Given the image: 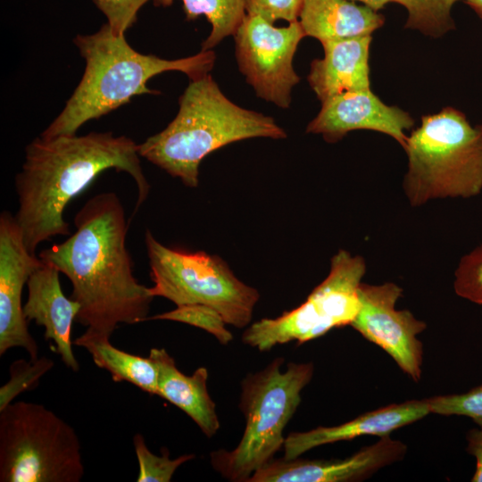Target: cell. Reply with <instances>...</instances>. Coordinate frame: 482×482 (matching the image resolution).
<instances>
[{
	"label": "cell",
	"instance_id": "obj_30",
	"mask_svg": "<svg viewBox=\"0 0 482 482\" xmlns=\"http://www.w3.org/2000/svg\"><path fill=\"white\" fill-rule=\"evenodd\" d=\"M467 452L476 460L472 482H482V428L469 430L466 436Z\"/></svg>",
	"mask_w": 482,
	"mask_h": 482
},
{
	"label": "cell",
	"instance_id": "obj_16",
	"mask_svg": "<svg viewBox=\"0 0 482 482\" xmlns=\"http://www.w3.org/2000/svg\"><path fill=\"white\" fill-rule=\"evenodd\" d=\"M430 414L426 399L393 403L362 413L353 420L333 427H318L286 436L283 458L295 459L328 444L352 440L364 436H384Z\"/></svg>",
	"mask_w": 482,
	"mask_h": 482
},
{
	"label": "cell",
	"instance_id": "obj_19",
	"mask_svg": "<svg viewBox=\"0 0 482 482\" xmlns=\"http://www.w3.org/2000/svg\"><path fill=\"white\" fill-rule=\"evenodd\" d=\"M299 21L305 36L322 44L371 35L385 19L370 7L351 0H303Z\"/></svg>",
	"mask_w": 482,
	"mask_h": 482
},
{
	"label": "cell",
	"instance_id": "obj_28",
	"mask_svg": "<svg viewBox=\"0 0 482 482\" xmlns=\"http://www.w3.org/2000/svg\"><path fill=\"white\" fill-rule=\"evenodd\" d=\"M150 0H93L104 14L112 33L125 36L137 21L139 10Z\"/></svg>",
	"mask_w": 482,
	"mask_h": 482
},
{
	"label": "cell",
	"instance_id": "obj_13",
	"mask_svg": "<svg viewBox=\"0 0 482 482\" xmlns=\"http://www.w3.org/2000/svg\"><path fill=\"white\" fill-rule=\"evenodd\" d=\"M406 453L404 443L387 435L343 459L273 458L254 472L248 482L362 481L382 468L401 461Z\"/></svg>",
	"mask_w": 482,
	"mask_h": 482
},
{
	"label": "cell",
	"instance_id": "obj_22",
	"mask_svg": "<svg viewBox=\"0 0 482 482\" xmlns=\"http://www.w3.org/2000/svg\"><path fill=\"white\" fill-rule=\"evenodd\" d=\"M460 0H395L408 11L406 28L426 35L439 37L454 29L451 16L453 5Z\"/></svg>",
	"mask_w": 482,
	"mask_h": 482
},
{
	"label": "cell",
	"instance_id": "obj_23",
	"mask_svg": "<svg viewBox=\"0 0 482 482\" xmlns=\"http://www.w3.org/2000/svg\"><path fill=\"white\" fill-rule=\"evenodd\" d=\"M146 320H171L186 323L212 335L220 344L228 345L233 335L226 328L223 317L213 308L203 304L177 306L174 310L150 316Z\"/></svg>",
	"mask_w": 482,
	"mask_h": 482
},
{
	"label": "cell",
	"instance_id": "obj_24",
	"mask_svg": "<svg viewBox=\"0 0 482 482\" xmlns=\"http://www.w3.org/2000/svg\"><path fill=\"white\" fill-rule=\"evenodd\" d=\"M133 445L139 468L137 482H170L179 467L195 457V454H183L170 459L166 448L162 449L161 455H156L150 451L140 433L133 436Z\"/></svg>",
	"mask_w": 482,
	"mask_h": 482
},
{
	"label": "cell",
	"instance_id": "obj_21",
	"mask_svg": "<svg viewBox=\"0 0 482 482\" xmlns=\"http://www.w3.org/2000/svg\"><path fill=\"white\" fill-rule=\"evenodd\" d=\"M174 0H153L155 6H170ZM187 21L204 15L212 26L202 51L212 50L225 37L234 36L246 15L245 0H181Z\"/></svg>",
	"mask_w": 482,
	"mask_h": 482
},
{
	"label": "cell",
	"instance_id": "obj_6",
	"mask_svg": "<svg viewBox=\"0 0 482 482\" xmlns=\"http://www.w3.org/2000/svg\"><path fill=\"white\" fill-rule=\"evenodd\" d=\"M403 181L412 206L434 198L463 197L482 190V125L472 126L453 107L425 115L407 138Z\"/></svg>",
	"mask_w": 482,
	"mask_h": 482
},
{
	"label": "cell",
	"instance_id": "obj_18",
	"mask_svg": "<svg viewBox=\"0 0 482 482\" xmlns=\"http://www.w3.org/2000/svg\"><path fill=\"white\" fill-rule=\"evenodd\" d=\"M149 357L157 369L158 395L183 411L205 436H215L220 423L207 389V369L199 367L187 376L164 348H152Z\"/></svg>",
	"mask_w": 482,
	"mask_h": 482
},
{
	"label": "cell",
	"instance_id": "obj_11",
	"mask_svg": "<svg viewBox=\"0 0 482 482\" xmlns=\"http://www.w3.org/2000/svg\"><path fill=\"white\" fill-rule=\"evenodd\" d=\"M403 289L395 283H361V308L351 325L367 340L378 345L413 381L421 378L422 343L417 336L427 325L408 310H396Z\"/></svg>",
	"mask_w": 482,
	"mask_h": 482
},
{
	"label": "cell",
	"instance_id": "obj_8",
	"mask_svg": "<svg viewBox=\"0 0 482 482\" xmlns=\"http://www.w3.org/2000/svg\"><path fill=\"white\" fill-rule=\"evenodd\" d=\"M153 297L176 306L203 304L216 310L226 323L246 328L260 299L258 290L241 281L220 256L191 252L160 243L149 229L145 233Z\"/></svg>",
	"mask_w": 482,
	"mask_h": 482
},
{
	"label": "cell",
	"instance_id": "obj_3",
	"mask_svg": "<svg viewBox=\"0 0 482 482\" xmlns=\"http://www.w3.org/2000/svg\"><path fill=\"white\" fill-rule=\"evenodd\" d=\"M86 61L84 74L63 110L41 133L51 138L75 135L87 121L128 104L143 94L156 95L148 80L165 71H180L190 80L200 79L212 70L216 55L212 50L175 60L143 54L133 49L125 36H116L109 24L97 32L78 35L73 39Z\"/></svg>",
	"mask_w": 482,
	"mask_h": 482
},
{
	"label": "cell",
	"instance_id": "obj_10",
	"mask_svg": "<svg viewBox=\"0 0 482 482\" xmlns=\"http://www.w3.org/2000/svg\"><path fill=\"white\" fill-rule=\"evenodd\" d=\"M305 33L298 21L286 27L246 14L234 35L239 71L258 97L287 109L300 78L293 58Z\"/></svg>",
	"mask_w": 482,
	"mask_h": 482
},
{
	"label": "cell",
	"instance_id": "obj_5",
	"mask_svg": "<svg viewBox=\"0 0 482 482\" xmlns=\"http://www.w3.org/2000/svg\"><path fill=\"white\" fill-rule=\"evenodd\" d=\"M284 362L283 357H277L241 382L238 406L245 419L242 438L232 450L210 453L212 467L227 480L248 482L283 448L284 429L314 373L312 362H289L282 370Z\"/></svg>",
	"mask_w": 482,
	"mask_h": 482
},
{
	"label": "cell",
	"instance_id": "obj_1",
	"mask_svg": "<svg viewBox=\"0 0 482 482\" xmlns=\"http://www.w3.org/2000/svg\"><path fill=\"white\" fill-rule=\"evenodd\" d=\"M73 221L75 232L38 257L71 281V298L80 306L75 321L85 333L110 339L120 324L146 321L154 297L134 276L126 246L129 221L118 195L93 196Z\"/></svg>",
	"mask_w": 482,
	"mask_h": 482
},
{
	"label": "cell",
	"instance_id": "obj_25",
	"mask_svg": "<svg viewBox=\"0 0 482 482\" xmlns=\"http://www.w3.org/2000/svg\"><path fill=\"white\" fill-rule=\"evenodd\" d=\"M54 366L53 360L46 356L12 362L9 366V380L0 387V411L18 395L34 389L39 379Z\"/></svg>",
	"mask_w": 482,
	"mask_h": 482
},
{
	"label": "cell",
	"instance_id": "obj_7",
	"mask_svg": "<svg viewBox=\"0 0 482 482\" xmlns=\"http://www.w3.org/2000/svg\"><path fill=\"white\" fill-rule=\"evenodd\" d=\"M85 473L74 428L40 403L0 411L1 482H79Z\"/></svg>",
	"mask_w": 482,
	"mask_h": 482
},
{
	"label": "cell",
	"instance_id": "obj_26",
	"mask_svg": "<svg viewBox=\"0 0 482 482\" xmlns=\"http://www.w3.org/2000/svg\"><path fill=\"white\" fill-rule=\"evenodd\" d=\"M426 402L430 413L465 416L482 428V385L461 394L429 397Z\"/></svg>",
	"mask_w": 482,
	"mask_h": 482
},
{
	"label": "cell",
	"instance_id": "obj_17",
	"mask_svg": "<svg viewBox=\"0 0 482 482\" xmlns=\"http://www.w3.org/2000/svg\"><path fill=\"white\" fill-rule=\"evenodd\" d=\"M371 36L322 43L324 56L311 62L308 82L322 102L337 95L370 88Z\"/></svg>",
	"mask_w": 482,
	"mask_h": 482
},
{
	"label": "cell",
	"instance_id": "obj_20",
	"mask_svg": "<svg viewBox=\"0 0 482 482\" xmlns=\"http://www.w3.org/2000/svg\"><path fill=\"white\" fill-rule=\"evenodd\" d=\"M74 345L85 348L95 364L110 373L115 382L126 381L149 395H158L157 369L148 357L120 350L110 338L81 334Z\"/></svg>",
	"mask_w": 482,
	"mask_h": 482
},
{
	"label": "cell",
	"instance_id": "obj_4",
	"mask_svg": "<svg viewBox=\"0 0 482 482\" xmlns=\"http://www.w3.org/2000/svg\"><path fill=\"white\" fill-rule=\"evenodd\" d=\"M179 104L176 117L138 153L189 187L198 186L200 163L213 151L248 138L287 137L272 117L230 101L210 74L190 80Z\"/></svg>",
	"mask_w": 482,
	"mask_h": 482
},
{
	"label": "cell",
	"instance_id": "obj_15",
	"mask_svg": "<svg viewBox=\"0 0 482 482\" xmlns=\"http://www.w3.org/2000/svg\"><path fill=\"white\" fill-rule=\"evenodd\" d=\"M60 273L56 267L45 262L32 272L27 283L28 299L23 313L28 322L34 320L44 327L46 340L54 342L63 364L77 372L79 364L72 350L71 334L80 306L63 294Z\"/></svg>",
	"mask_w": 482,
	"mask_h": 482
},
{
	"label": "cell",
	"instance_id": "obj_12",
	"mask_svg": "<svg viewBox=\"0 0 482 482\" xmlns=\"http://www.w3.org/2000/svg\"><path fill=\"white\" fill-rule=\"evenodd\" d=\"M43 261L27 249L21 230L10 212L0 215V355L14 347L24 349L29 359L38 357V346L28 329L22 291L32 272Z\"/></svg>",
	"mask_w": 482,
	"mask_h": 482
},
{
	"label": "cell",
	"instance_id": "obj_29",
	"mask_svg": "<svg viewBox=\"0 0 482 482\" xmlns=\"http://www.w3.org/2000/svg\"><path fill=\"white\" fill-rule=\"evenodd\" d=\"M303 0H245V12L274 24L279 20L288 23L299 20Z\"/></svg>",
	"mask_w": 482,
	"mask_h": 482
},
{
	"label": "cell",
	"instance_id": "obj_32",
	"mask_svg": "<svg viewBox=\"0 0 482 482\" xmlns=\"http://www.w3.org/2000/svg\"><path fill=\"white\" fill-rule=\"evenodd\" d=\"M482 20V0H463Z\"/></svg>",
	"mask_w": 482,
	"mask_h": 482
},
{
	"label": "cell",
	"instance_id": "obj_27",
	"mask_svg": "<svg viewBox=\"0 0 482 482\" xmlns=\"http://www.w3.org/2000/svg\"><path fill=\"white\" fill-rule=\"evenodd\" d=\"M453 287L459 296L482 305V245L462 256Z\"/></svg>",
	"mask_w": 482,
	"mask_h": 482
},
{
	"label": "cell",
	"instance_id": "obj_14",
	"mask_svg": "<svg viewBox=\"0 0 482 482\" xmlns=\"http://www.w3.org/2000/svg\"><path fill=\"white\" fill-rule=\"evenodd\" d=\"M413 124L408 112L386 105L368 89L342 93L322 102L306 132L320 134L334 143L352 130L371 129L394 137L404 148L408 138L404 132Z\"/></svg>",
	"mask_w": 482,
	"mask_h": 482
},
{
	"label": "cell",
	"instance_id": "obj_9",
	"mask_svg": "<svg viewBox=\"0 0 482 482\" xmlns=\"http://www.w3.org/2000/svg\"><path fill=\"white\" fill-rule=\"evenodd\" d=\"M365 271L362 256L340 249L331 259L328 275L304 303L277 318L249 324L242 342L266 352L293 341L303 344L332 328L351 325L361 308L358 289Z\"/></svg>",
	"mask_w": 482,
	"mask_h": 482
},
{
	"label": "cell",
	"instance_id": "obj_2",
	"mask_svg": "<svg viewBox=\"0 0 482 482\" xmlns=\"http://www.w3.org/2000/svg\"><path fill=\"white\" fill-rule=\"evenodd\" d=\"M114 169L135 181L137 198L134 213L147 199L150 184L144 174L138 145L112 132L84 136L37 137L25 148V161L15 177L19 208L14 218L24 244L32 254L44 241L71 234L63 212L103 171Z\"/></svg>",
	"mask_w": 482,
	"mask_h": 482
},
{
	"label": "cell",
	"instance_id": "obj_31",
	"mask_svg": "<svg viewBox=\"0 0 482 482\" xmlns=\"http://www.w3.org/2000/svg\"><path fill=\"white\" fill-rule=\"evenodd\" d=\"M351 1L361 2L363 4L370 7L371 9L377 12L382 9L384 6H386L389 3H395V0H351Z\"/></svg>",
	"mask_w": 482,
	"mask_h": 482
}]
</instances>
